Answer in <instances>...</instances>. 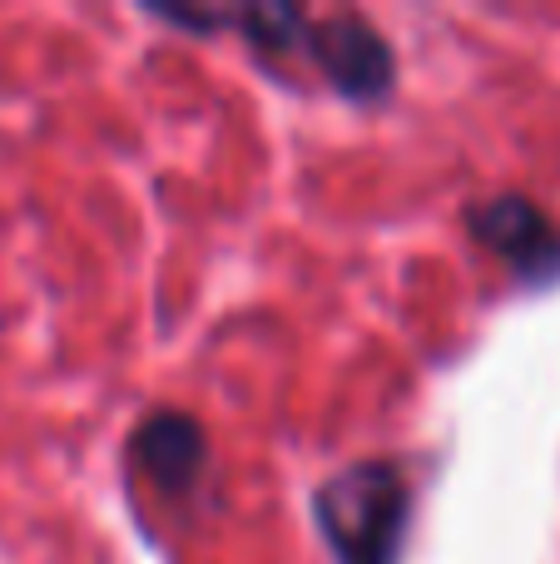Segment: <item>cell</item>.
Segmentation results:
<instances>
[{
  "mask_svg": "<svg viewBox=\"0 0 560 564\" xmlns=\"http://www.w3.org/2000/svg\"><path fill=\"white\" fill-rule=\"evenodd\" d=\"M313 510L337 564H397L412 490L397 466L367 460V466H353L327 480L313 496Z\"/></svg>",
  "mask_w": 560,
  "mask_h": 564,
  "instance_id": "6da1fadb",
  "label": "cell"
},
{
  "mask_svg": "<svg viewBox=\"0 0 560 564\" xmlns=\"http://www.w3.org/2000/svg\"><path fill=\"white\" fill-rule=\"evenodd\" d=\"M466 228L472 238L496 253L526 288H546V282L560 278V228L531 198L521 194H496L486 204H476L466 214Z\"/></svg>",
  "mask_w": 560,
  "mask_h": 564,
  "instance_id": "7a4b0ae2",
  "label": "cell"
},
{
  "mask_svg": "<svg viewBox=\"0 0 560 564\" xmlns=\"http://www.w3.org/2000/svg\"><path fill=\"white\" fill-rule=\"evenodd\" d=\"M313 59L323 65L327 85H333L337 95L363 99V105L383 99L387 89H392V75H397L387 40L377 35L363 15L323 20V25L313 30Z\"/></svg>",
  "mask_w": 560,
  "mask_h": 564,
  "instance_id": "3957f363",
  "label": "cell"
},
{
  "mask_svg": "<svg viewBox=\"0 0 560 564\" xmlns=\"http://www.w3.org/2000/svg\"><path fill=\"white\" fill-rule=\"evenodd\" d=\"M134 460L154 490L164 496H189L204 476L208 460V441L198 431V421L189 411H154L144 426L134 431Z\"/></svg>",
  "mask_w": 560,
  "mask_h": 564,
  "instance_id": "277c9868",
  "label": "cell"
},
{
  "mask_svg": "<svg viewBox=\"0 0 560 564\" xmlns=\"http://www.w3.org/2000/svg\"><path fill=\"white\" fill-rule=\"evenodd\" d=\"M228 25H238L248 35V45H258L263 55H288L303 45L308 35V15L298 6H254L228 15Z\"/></svg>",
  "mask_w": 560,
  "mask_h": 564,
  "instance_id": "5b68a950",
  "label": "cell"
}]
</instances>
